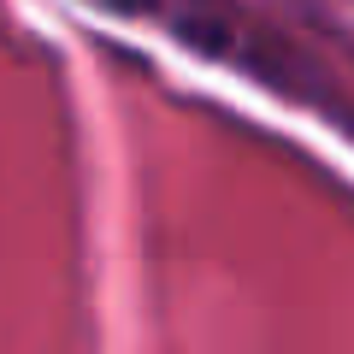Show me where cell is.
Returning <instances> with one entry per match:
<instances>
[{
  "label": "cell",
  "mask_w": 354,
  "mask_h": 354,
  "mask_svg": "<svg viewBox=\"0 0 354 354\" xmlns=\"http://www.w3.org/2000/svg\"><path fill=\"white\" fill-rule=\"evenodd\" d=\"M106 6H118V12H142L148 0H106Z\"/></svg>",
  "instance_id": "obj_1"
}]
</instances>
